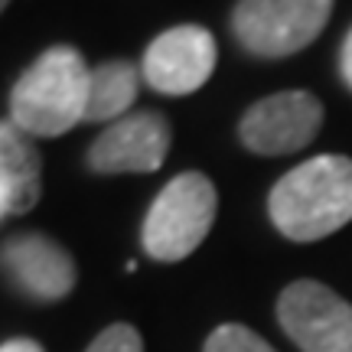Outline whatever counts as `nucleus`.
<instances>
[{
	"instance_id": "4",
	"label": "nucleus",
	"mask_w": 352,
	"mask_h": 352,
	"mask_svg": "<svg viewBox=\"0 0 352 352\" xmlns=\"http://www.w3.org/2000/svg\"><path fill=\"white\" fill-rule=\"evenodd\" d=\"M333 0H239L232 33L241 50L261 59H284L307 50L329 23Z\"/></svg>"
},
{
	"instance_id": "6",
	"label": "nucleus",
	"mask_w": 352,
	"mask_h": 352,
	"mask_svg": "<svg viewBox=\"0 0 352 352\" xmlns=\"http://www.w3.org/2000/svg\"><path fill=\"white\" fill-rule=\"evenodd\" d=\"M277 323L303 352H352V303L320 280H294L280 290Z\"/></svg>"
},
{
	"instance_id": "1",
	"label": "nucleus",
	"mask_w": 352,
	"mask_h": 352,
	"mask_svg": "<svg viewBox=\"0 0 352 352\" xmlns=\"http://www.w3.org/2000/svg\"><path fill=\"white\" fill-rule=\"evenodd\" d=\"M267 215L290 241H320L352 222V157L320 153L274 183Z\"/></svg>"
},
{
	"instance_id": "12",
	"label": "nucleus",
	"mask_w": 352,
	"mask_h": 352,
	"mask_svg": "<svg viewBox=\"0 0 352 352\" xmlns=\"http://www.w3.org/2000/svg\"><path fill=\"white\" fill-rule=\"evenodd\" d=\"M202 352H277V349L271 342H264L254 329L241 327V323H222L219 329L209 333Z\"/></svg>"
},
{
	"instance_id": "11",
	"label": "nucleus",
	"mask_w": 352,
	"mask_h": 352,
	"mask_svg": "<svg viewBox=\"0 0 352 352\" xmlns=\"http://www.w3.org/2000/svg\"><path fill=\"white\" fill-rule=\"evenodd\" d=\"M140 69L127 59H111L91 69V82H88V108L85 121L88 124H101V121H121L127 118V108L138 101L140 91Z\"/></svg>"
},
{
	"instance_id": "16",
	"label": "nucleus",
	"mask_w": 352,
	"mask_h": 352,
	"mask_svg": "<svg viewBox=\"0 0 352 352\" xmlns=\"http://www.w3.org/2000/svg\"><path fill=\"white\" fill-rule=\"evenodd\" d=\"M7 3H10V0H0V7H7Z\"/></svg>"
},
{
	"instance_id": "5",
	"label": "nucleus",
	"mask_w": 352,
	"mask_h": 352,
	"mask_svg": "<svg viewBox=\"0 0 352 352\" xmlns=\"http://www.w3.org/2000/svg\"><path fill=\"white\" fill-rule=\"evenodd\" d=\"M323 127V101L314 91H274L254 101L239 121V138L258 157H284L303 151Z\"/></svg>"
},
{
	"instance_id": "14",
	"label": "nucleus",
	"mask_w": 352,
	"mask_h": 352,
	"mask_svg": "<svg viewBox=\"0 0 352 352\" xmlns=\"http://www.w3.org/2000/svg\"><path fill=\"white\" fill-rule=\"evenodd\" d=\"M340 69H342V78H346V85L352 88V30H349V33H346V39H342Z\"/></svg>"
},
{
	"instance_id": "10",
	"label": "nucleus",
	"mask_w": 352,
	"mask_h": 352,
	"mask_svg": "<svg viewBox=\"0 0 352 352\" xmlns=\"http://www.w3.org/2000/svg\"><path fill=\"white\" fill-rule=\"evenodd\" d=\"M43 196V157L10 118L0 124V215H26Z\"/></svg>"
},
{
	"instance_id": "13",
	"label": "nucleus",
	"mask_w": 352,
	"mask_h": 352,
	"mask_svg": "<svg viewBox=\"0 0 352 352\" xmlns=\"http://www.w3.org/2000/svg\"><path fill=\"white\" fill-rule=\"evenodd\" d=\"M85 352H144V340L131 323H111L91 340Z\"/></svg>"
},
{
	"instance_id": "8",
	"label": "nucleus",
	"mask_w": 352,
	"mask_h": 352,
	"mask_svg": "<svg viewBox=\"0 0 352 352\" xmlns=\"http://www.w3.org/2000/svg\"><path fill=\"white\" fill-rule=\"evenodd\" d=\"M173 144V131L160 111H138L114 121L88 147V170L101 176L153 173L160 170Z\"/></svg>"
},
{
	"instance_id": "7",
	"label": "nucleus",
	"mask_w": 352,
	"mask_h": 352,
	"mask_svg": "<svg viewBox=\"0 0 352 352\" xmlns=\"http://www.w3.org/2000/svg\"><path fill=\"white\" fill-rule=\"evenodd\" d=\"M215 59L219 46L206 26H170L144 50L140 76L160 95H192L212 78Z\"/></svg>"
},
{
	"instance_id": "3",
	"label": "nucleus",
	"mask_w": 352,
	"mask_h": 352,
	"mask_svg": "<svg viewBox=\"0 0 352 352\" xmlns=\"http://www.w3.org/2000/svg\"><path fill=\"white\" fill-rule=\"evenodd\" d=\"M215 209H219V192L206 173L186 170L173 176L157 192L151 212L140 226L144 252L160 264H176L189 258L209 235Z\"/></svg>"
},
{
	"instance_id": "9",
	"label": "nucleus",
	"mask_w": 352,
	"mask_h": 352,
	"mask_svg": "<svg viewBox=\"0 0 352 352\" xmlns=\"http://www.w3.org/2000/svg\"><path fill=\"white\" fill-rule=\"evenodd\" d=\"M3 267L26 297L43 303L63 300L76 287L72 254L43 232H20L3 241Z\"/></svg>"
},
{
	"instance_id": "15",
	"label": "nucleus",
	"mask_w": 352,
	"mask_h": 352,
	"mask_svg": "<svg viewBox=\"0 0 352 352\" xmlns=\"http://www.w3.org/2000/svg\"><path fill=\"white\" fill-rule=\"evenodd\" d=\"M0 352H43V346L36 340H7Z\"/></svg>"
},
{
	"instance_id": "2",
	"label": "nucleus",
	"mask_w": 352,
	"mask_h": 352,
	"mask_svg": "<svg viewBox=\"0 0 352 352\" xmlns=\"http://www.w3.org/2000/svg\"><path fill=\"white\" fill-rule=\"evenodd\" d=\"M88 69L76 46H52L10 88V121L30 138H59L85 121Z\"/></svg>"
}]
</instances>
